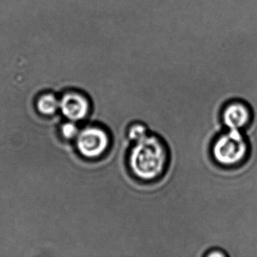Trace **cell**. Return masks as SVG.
<instances>
[{
    "label": "cell",
    "instance_id": "cell-1",
    "mask_svg": "<svg viewBox=\"0 0 257 257\" xmlns=\"http://www.w3.org/2000/svg\"><path fill=\"white\" fill-rule=\"evenodd\" d=\"M170 159L168 145L156 134L150 133L131 144L126 155V167L138 184L137 191L140 185L153 184L162 180L169 168Z\"/></svg>",
    "mask_w": 257,
    "mask_h": 257
},
{
    "label": "cell",
    "instance_id": "cell-2",
    "mask_svg": "<svg viewBox=\"0 0 257 257\" xmlns=\"http://www.w3.org/2000/svg\"><path fill=\"white\" fill-rule=\"evenodd\" d=\"M249 149L244 131L225 129L213 140L210 156L220 168L234 169L244 165L249 157Z\"/></svg>",
    "mask_w": 257,
    "mask_h": 257
},
{
    "label": "cell",
    "instance_id": "cell-3",
    "mask_svg": "<svg viewBox=\"0 0 257 257\" xmlns=\"http://www.w3.org/2000/svg\"><path fill=\"white\" fill-rule=\"evenodd\" d=\"M112 145V138L107 129L100 125L85 127L77 136L79 153L88 159H100L107 154Z\"/></svg>",
    "mask_w": 257,
    "mask_h": 257
},
{
    "label": "cell",
    "instance_id": "cell-4",
    "mask_svg": "<svg viewBox=\"0 0 257 257\" xmlns=\"http://www.w3.org/2000/svg\"><path fill=\"white\" fill-rule=\"evenodd\" d=\"M252 111L246 102L233 99L224 105L221 110V122L227 130L245 131L252 121Z\"/></svg>",
    "mask_w": 257,
    "mask_h": 257
},
{
    "label": "cell",
    "instance_id": "cell-5",
    "mask_svg": "<svg viewBox=\"0 0 257 257\" xmlns=\"http://www.w3.org/2000/svg\"><path fill=\"white\" fill-rule=\"evenodd\" d=\"M90 109V100L80 91H67L60 99V109L63 115L71 121L83 119L89 113Z\"/></svg>",
    "mask_w": 257,
    "mask_h": 257
},
{
    "label": "cell",
    "instance_id": "cell-6",
    "mask_svg": "<svg viewBox=\"0 0 257 257\" xmlns=\"http://www.w3.org/2000/svg\"><path fill=\"white\" fill-rule=\"evenodd\" d=\"M37 107L43 115H52L60 109V100L52 93H44L37 99Z\"/></svg>",
    "mask_w": 257,
    "mask_h": 257
},
{
    "label": "cell",
    "instance_id": "cell-7",
    "mask_svg": "<svg viewBox=\"0 0 257 257\" xmlns=\"http://www.w3.org/2000/svg\"><path fill=\"white\" fill-rule=\"evenodd\" d=\"M151 133L148 126L142 121H134L126 129L125 137L127 144L130 147L133 143L138 142Z\"/></svg>",
    "mask_w": 257,
    "mask_h": 257
},
{
    "label": "cell",
    "instance_id": "cell-8",
    "mask_svg": "<svg viewBox=\"0 0 257 257\" xmlns=\"http://www.w3.org/2000/svg\"><path fill=\"white\" fill-rule=\"evenodd\" d=\"M61 134L66 139H73L79 135V129L73 122H67L61 127Z\"/></svg>",
    "mask_w": 257,
    "mask_h": 257
},
{
    "label": "cell",
    "instance_id": "cell-9",
    "mask_svg": "<svg viewBox=\"0 0 257 257\" xmlns=\"http://www.w3.org/2000/svg\"><path fill=\"white\" fill-rule=\"evenodd\" d=\"M203 257H229L228 254L220 248L213 247L208 249Z\"/></svg>",
    "mask_w": 257,
    "mask_h": 257
}]
</instances>
